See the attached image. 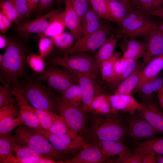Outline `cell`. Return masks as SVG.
I'll return each mask as SVG.
<instances>
[{
    "mask_svg": "<svg viewBox=\"0 0 163 163\" xmlns=\"http://www.w3.org/2000/svg\"><path fill=\"white\" fill-rule=\"evenodd\" d=\"M118 113L107 115L91 114L86 141L112 140L124 144L127 140L126 122Z\"/></svg>",
    "mask_w": 163,
    "mask_h": 163,
    "instance_id": "1",
    "label": "cell"
},
{
    "mask_svg": "<svg viewBox=\"0 0 163 163\" xmlns=\"http://www.w3.org/2000/svg\"><path fill=\"white\" fill-rule=\"evenodd\" d=\"M3 55V61L0 64L1 81L20 91L21 86L18 80L25 75L27 64L25 50L19 43L8 39Z\"/></svg>",
    "mask_w": 163,
    "mask_h": 163,
    "instance_id": "2",
    "label": "cell"
},
{
    "mask_svg": "<svg viewBox=\"0 0 163 163\" xmlns=\"http://www.w3.org/2000/svg\"><path fill=\"white\" fill-rule=\"evenodd\" d=\"M13 137L18 144L28 147L56 163H64L62 155L54 148L46 137L26 126L21 124L18 126Z\"/></svg>",
    "mask_w": 163,
    "mask_h": 163,
    "instance_id": "3",
    "label": "cell"
},
{
    "mask_svg": "<svg viewBox=\"0 0 163 163\" xmlns=\"http://www.w3.org/2000/svg\"><path fill=\"white\" fill-rule=\"evenodd\" d=\"M21 86L19 91L34 107L50 110L57 113L56 100L38 79H29Z\"/></svg>",
    "mask_w": 163,
    "mask_h": 163,
    "instance_id": "4",
    "label": "cell"
},
{
    "mask_svg": "<svg viewBox=\"0 0 163 163\" xmlns=\"http://www.w3.org/2000/svg\"><path fill=\"white\" fill-rule=\"evenodd\" d=\"M57 113L68 126L85 139L89 124V117L81 108L70 103L62 96L56 100Z\"/></svg>",
    "mask_w": 163,
    "mask_h": 163,
    "instance_id": "5",
    "label": "cell"
},
{
    "mask_svg": "<svg viewBox=\"0 0 163 163\" xmlns=\"http://www.w3.org/2000/svg\"><path fill=\"white\" fill-rule=\"evenodd\" d=\"M94 58L86 52H81L62 57H50L48 61L50 64L60 66L79 73L95 75L93 72Z\"/></svg>",
    "mask_w": 163,
    "mask_h": 163,
    "instance_id": "6",
    "label": "cell"
},
{
    "mask_svg": "<svg viewBox=\"0 0 163 163\" xmlns=\"http://www.w3.org/2000/svg\"><path fill=\"white\" fill-rule=\"evenodd\" d=\"M112 29L107 24L102 23L95 31L83 35L76 40L72 47L66 52L72 54L77 53L94 51L98 49L109 38Z\"/></svg>",
    "mask_w": 163,
    "mask_h": 163,
    "instance_id": "7",
    "label": "cell"
},
{
    "mask_svg": "<svg viewBox=\"0 0 163 163\" xmlns=\"http://www.w3.org/2000/svg\"><path fill=\"white\" fill-rule=\"evenodd\" d=\"M35 131L46 137L54 148L62 155L70 154L75 155L87 142L84 138L78 135L53 134L42 128Z\"/></svg>",
    "mask_w": 163,
    "mask_h": 163,
    "instance_id": "8",
    "label": "cell"
},
{
    "mask_svg": "<svg viewBox=\"0 0 163 163\" xmlns=\"http://www.w3.org/2000/svg\"><path fill=\"white\" fill-rule=\"evenodd\" d=\"M125 119L127 140L133 144L154 138L159 133L146 120L136 113H129Z\"/></svg>",
    "mask_w": 163,
    "mask_h": 163,
    "instance_id": "9",
    "label": "cell"
},
{
    "mask_svg": "<svg viewBox=\"0 0 163 163\" xmlns=\"http://www.w3.org/2000/svg\"><path fill=\"white\" fill-rule=\"evenodd\" d=\"M64 69L80 87L83 104L81 109L86 113L94 98L101 94L102 89L96 76L93 74L80 73Z\"/></svg>",
    "mask_w": 163,
    "mask_h": 163,
    "instance_id": "10",
    "label": "cell"
},
{
    "mask_svg": "<svg viewBox=\"0 0 163 163\" xmlns=\"http://www.w3.org/2000/svg\"><path fill=\"white\" fill-rule=\"evenodd\" d=\"M38 78L61 94L75 82L65 70L54 64H50L42 73L39 74Z\"/></svg>",
    "mask_w": 163,
    "mask_h": 163,
    "instance_id": "11",
    "label": "cell"
},
{
    "mask_svg": "<svg viewBox=\"0 0 163 163\" xmlns=\"http://www.w3.org/2000/svg\"><path fill=\"white\" fill-rule=\"evenodd\" d=\"M142 107L136 113L146 120L157 132L163 134V110L155 96L141 99Z\"/></svg>",
    "mask_w": 163,
    "mask_h": 163,
    "instance_id": "12",
    "label": "cell"
},
{
    "mask_svg": "<svg viewBox=\"0 0 163 163\" xmlns=\"http://www.w3.org/2000/svg\"><path fill=\"white\" fill-rule=\"evenodd\" d=\"M59 11L55 10L40 15L34 19L16 25L14 29L21 37L25 39L32 34L42 33L48 28Z\"/></svg>",
    "mask_w": 163,
    "mask_h": 163,
    "instance_id": "13",
    "label": "cell"
},
{
    "mask_svg": "<svg viewBox=\"0 0 163 163\" xmlns=\"http://www.w3.org/2000/svg\"><path fill=\"white\" fill-rule=\"evenodd\" d=\"M149 15L135 21L126 29L119 30L116 38H135L146 36L158 29L159 25Z\"/></svg>",
    "mask_w": 163,
    "mask_h": 163,
    "instance_id": "14",
    "label": "cell"
},
{
    "mask_svg": "<svg viewBox=\"0 0 163 163\" xmlns=\"http://www.w3.org/2000/svg\"><path fill=\"white\" fill-rule=\"evenodd\" d=\"M93 142L97 145L105 157L111 162L110 158L112 157L115 163H123L124 161L132 154L130 148L123 143L112 140H100Z\"/></svg>",
    "mask_w": 163,
    "mask_h": 163,
    "instance_id": "15",
    "label": "cell"
},
{
    "mask_svg": "<svg viewBox=\"0 0 163 163\" xmlns=\"http://www.w3.org/2000/svg\"><path fill=\"white\" fill-rule=\"evenodd\" d=\"M66 163H110L98 146L94 143L87 141L83 147Z\"/></svg>",
    "mask_w": 163,
    "mask_h": 163,
    "instance_id": "16",
    "label": "cell"
},
{
    "mask_svg": "<svg viewBox=\"0 0 163 163\" xmlns=\"http://www.w3.org/2000/svg\"><path fill=\"white\" fill-rule=\"evenodd\" d=\"M13 92L19 108L18 117L21 124L35 131L42 128L37 117L30 109L31 105L24 96L16 89H13Z\"/></svg>",
    "mask_w": 163,
    "mask_h": 163,
    "instance_id": "17",
    "label": "cell"
},
{
    "mask_svg": "<svg viewBox=\"0 0 163 163\" xmlns=\"http://www.w3.org/2000/svg\"><path fill=\"white\" fill-rule=\"evenodd\" d=\"M109 102L114 113L122 112L132 113L142 107V105L131 94L108 95Z\"/></svg>",
    "mask_w": 163,
    "mask_h": 163,
    "instance_id": "18",
    "label": "cell"
},
{
    "mask_svg": "<svg viewBox=\"0 0 163 163\" xmlns=\"http://www.w3.org/2000/svg\"><path fill=\"white\" fill-rule=\"evenodd\" d=\"M19 110L17 104L0 108V137L8 134L21 124L18 117Z\"/></svg>",
    "mask_w": 163,
    "mask_h": 163,
    "instance_id": "19",
    "label": "cell"
},
{
    "mask_svg": "<svg viewBox=\"0 0 163 163\" xmlns=\"http://www.w3.org/2000/svg\"><path fill=\"white\" fill-rule=\"evenodd\" d=\"M145 36L146 46L142 58L143 63L147 64L153 58L163 54V37L162 32L158 29Z\"/></svg>",
    "mask_w": 163,
    "mask_h": 163,
    "instance_id": "20",
    "label": "cell"
},
{
    "mask_svg": "<svg viewBox=\"0 0 163 163\" xmlns=\"http://www.w3.org/2000/svg\"><path fill=\"white\" fill-rule=\"evenodd\" d=\"M13 150L16 157V163H56L28 147L18 144L14 140Z\"/></svg>",
    "mask_w": 163,
    "mask_h": 163,
    "instance_id": "21",
    "label": "cell"
},
{
    "mask_svg": "<svg viewBox=\"0 0 163 163\" xmlns=\"http://www.w3.org/2000/svg\"><path fill=\"white\" fill-rule=\"evenodd\" d=\"M65 5L64 20L66 27L76 40L83 36L81 20L73 8L70 0H64Z\"/></svg>",
    "mask_w": 163,
    "mask_h": 163,
    "instance_id": "22",
    "label": "cell"
},
{
    "mask_svg": "<svg viewBox=\"0 0 163 163\" xmlns=\"http://www.w3.org/2000/svg\"><path fill=\"white\" fill-rule=\"evenodd\" d=\"M120 45L123 52L122 58L124 59H132L137 60L142 57L146 46L145 42L135 38H123Z\"/></svg>",
    "mask_w": 163,
    "mask_h": 163,
    "instance_id": "23",
    "label": "cell"
},
{
    "mask_svg": "<svg viewBox=\"0 0 163 163\" xmlns=\"http://www.w3.org/2000/svg\"><path fill=\"white\" fill-rule=\"evenodd\" d=\"M144 67L140 79L133 92H138L141 86L145 82L158 75L163 69V54L152 58Z\"/></svg>",
    "mask_w": 163,
    "mask_h": 163,
    "instance_id": "24",
    "label": "cell"
},
{
    "mask_svg": "<svg viewBox=\"0 0 163 163\" xmlns=\"http://www.w3.org/2000/svg\"><path fill=\"white\" fill-rule=\"evenodd\" d=\"M117 43L116 38L112 35L99 48L95 56L93 66V73L96 76L102 63L113 55Z\"/></svg>",
    "mask_w": 163,
    "mask_h": 163,
    "instance_id": "25",
    "label": "cell"
},
{
    "mask_svg": "<svg viewBox=\"0 0 163 163\" xmlns=\"http://www.w3.org/2000/svg\"><path fill=\"white\" fill-rule=\"evenodd\" d=\"M144 64L137 63L134 71L115 89L114 94H131L139 83Z\"/></svg>",
    "mask_w": 163,
    "mask_h": 163,
    "instance_id": "26",
    "label": "cell"
},
{
    "mask_svg": "<svg viewBox=\"0 0 163 163\" xmlns=\"http://www.w3.org/2000/svg\"><path fill=\"white\" fill-rule=\"evenodd\" d=\"M14 140L13 135L8 134L0 137V162L16 163L13 150Z\"/></svg>",
    "mask_w": 163,
    "mask_h": 163,
    "instance_id": "27",
    "label": "cell"
},
{
    "mask_svg": "<svg viewBox=\"0 0 163 163\" xmlns=\"http://www.w3.org/2000/svg\"><path fill=\"white\" fill-rule=\"evenodd\" d=\"M107 115L114 113L111 107L108 95L101 94L96 96L91 102L87 113Z\"/></svg>",
    "mask_w": 163,
    "mask_h": 163,
    "instance_id": "28",
    "label": "cell"
},
{
    "mask_svg": "<svg viewBox=\"0 0 163 163\" xmlns=\"http://www.w3.org/2000/svg\"><path fill=\"white\" fill-rule=\"evenodd\" d=\"M66 27L64 20V11L59 10L46 30L37 34L35 37L40 39L44 37L54 36L63 32Z\"/></svg>",
    "mask_w": 163,
    "mask_h": 163,
    "instance_id": "29",
    "label": "cell"
},
{
    "mask_svg": "<svg viewBox=\"0 0 163 163\" xmlns=\"http://www.w3.org/2000/svg\"><path fill=\"white\" fill-rule=\"evenodd\" d=\"M100 18L91 6L81 20L83 35L91 33L99 29L102 24Z\"/></svg>",
    "mask_w": 163,
    "mask_h": 163,
    "instance_id": "30",
    "label": "cell"
},
{
    "mask_svg": "<svg viewBox=\"0 0 163 163\" xmlns=\"http://www.w3.org/2000/svg\"><path fill=\"white\" fill-rule=\"evenodd\" d=\"M30 109L37 117L41 127L47 131L56 122L64 121L59 114L50 110L37 109L31 105Z\"/></svg>",
    "mask_w": 163,
    "mask_h": 163,
    "instance_id": "31",
    "label": "cell"
},
{
    "mask_svg": "<svg viewBox=\"0 0 163 163\" xmlns=\"http://www.w3.org/2000/svg\"><path fill=\"white\" fill-rule=\"evenodd\" d=\"M120 52H114L110 58L104 62L100 69L102 81L110 84L114 77V68L116 62L120 58Z\"/></svg>",
    "mask_w": 163,
    "mask_h": 163,
    "instance_id": "32",
    "label": "cell"
},
{
    "mask_svg": "<svg viewBox=\"0 0 163 163\" xmlns=\"http://www.w3.org/2000/svg\"><path fill=\"white\" fill-rule=\"evenodd\" d=\"M163 85V77L158 75L144 83L140 88L141 99L155 96Z\"/></svg>",
    "mask_w": 163,
    "mask_h": 163,
    "instance_id": "33",
    "label": "cell"
},
{
    "mask_svg": "<svg viewBox=\"0 0 163 163\" xmlns=\"http://www.w3.org/2000/svg\"><path fill=\"white\" fill-rule=\"evenodd\" d=\"M133 145L135 149L145 151H152L157 155H163V136H155Z\"/></svg>",
    "mask_w": 163,
    "mask_h": 163,
    "instance_id": "34",
    "label": "cell"
},
{
    "mask_svg": "<svg viewBox=\"0 0 163 163\" xmlns=\"http://www.w3.org/2000/svg\"><path fill=\"white\" fill-rule=\"evenodd\" d=\"M105 1L108 12L113 22L120 26L123 19L128 12L126 8L119 2Z\"/></svg>",
    "mask_w": 163,
    "mask_h": 163,
    "instance_id": "35",
    "label": "cell"
},
{
    "mask_svg": "<svg viewBox=\"0 0 163 163\" xmlns=\"http://www.w3.org/2000/svg\"><path fill=\"white\" fill-rule=\"evenodd\" d=\"M136 62V60L132 59H124L120 71L114 79L109 84L110 86L115 89L121 82L129 76L135 69L137 64Z\"/></svg>",
    "mask_w": 163,
    "mask_h": 163,
    "instance_id": "36",
    "label": "cell"
},
{
    "mask_svg": "<svg viewBox=\"0 0 163 163\" xmlns=\"http://www.w3.org/2000/svg\"><path fill=\"white\" fill-rule=\"evenodd\" d=\"M54 46L61 51L66 52L73 45L76 40L70 33L63 32L52 37Z\"/></svg>",
    "mask_w": 163,
    "mask_h": 163,
    "instance_id": "37",
    "label": "cell"
},
{
    "mask_svg": "<svg viewBox=\"0 0 163 163\" xmlns=\"http://www.w3.org/2000/svg\"><path fill=\"white\" fill-rule=\"evenodd\" d=\"M62 95L73 105L79 107L82 104V95L78 85L74 84L63 92Z\"/></svg>",
    "mask_w": 163,
    "mask_h": 163,
    "instance_id": "38",
    "label": "cell"
},
{
    "mask_svg": "<svg viewBox=\"0 0 163 163\" xmlns=\"http://www.w3.org/2000/svg\"><path fill=\"white\" fill-rule=\"evenodd\" d=\"M17 104L13 88L6 84L0 85V108Z\"/></svg>",
    "mask_w": 163,
    "mask_h": 163,
    "instance_id": "39",
    "label": "cell"
},
{
    "mask_svg": "<svg viewBox=\"0 0 163 163\" xmlns=\"http://www.w3.org/2000/svg\"><path fill=\"white\" fill-rule=\"evenodd\" d=\"M27 64L34 72L38 74L42 73L45 69L46 62L40 55L32 53L27 56Z\"/></svg>",
    "mask_w": 163,
    "mask_h": 163,
    "instance_id": "40",
    "label": "cell"
},
{
    "mask_svg": "<svg viewBox=\"0 0 163 163\" xmlns=\"http://www.w3.org/2000/svg\"><path fill=\"white\" fill-rule=\"evenodd\" d=\"M92 9L101 18L113 22L108 12L105 0H88Z\"/></svg>",
    "mask_w": 163,
    "mask_h": 163,
    "instance_id": "41",
    "label": "cell"
},
{
    "mask_svg": "<svg viewBox=\"0 0 163 163\" xmlns=\"http://www.w3.org/2000/svg\"><path fill=\"white\" fill-rule=\"evenodd\" d=\"M54 46L52 37H43L39 39L38 49L40 55L43 58L47 57Z\"/></svg>",
    "mask_w": 163,
    "mask_h": 163,
    "instance_id": "42",
    "label": "cell"
},
{
    "mask_svg": "<svg viewBox=\"0 0 163 163\" xmlns=\"http://www.w3.org/2000/svg\"><path fill=\"white\" fill-rule=\"evenodd\" d=\"M47 131L55 134L78 135L68 126L64 120H59L54 123Z\"/></svg>",
    "mask_w": 163,
    "mask_h": 163,
    "instance_id": "43",
    "label": "cell"
},
{
    "mask_svg": "<svg viewBox=\"0 0 163 163\" xmlns=\"http://www.w3.org/2000/svg\"><path fill=\"white\" fill-rule=\"evenodd\" d=\"M148 15L145 12L136 10L128 12L123 19L120 25L121 28L119 30L125 29L136 21Z\"/></svg>",
    "mask_w": 163,
    "mask_h": 163,
    "instance_id": "44",
    "label": "cell"
},
{
    "mask_svg": "<svg viewBox=\"0 0 163 163\" xmlns=\"http://www.w3.org/2000/svg\"><path fill=\"white\" fill-rule=\"evenodd\" d=\"M72 6L81 20L91 7L88 0H70Z\"/></svg>",
    "mask_w": 163,
    "mask_h": 163,
    "instance_id": "45",
    "label": "cell"
},
{
    "mask_svg": "<svg viewBox=\"0 0 163 163\" xmlns=\"http://www.w3.org/2000/svg\"><path fill=\"white\" fill-rule=\"evenodd\" d=\"M134 10L143 12L151 10L154 0H130Z\"/></svg>",
    "mask_w": 163,
    "mask_h": 163,
    "instance_id": "46",
    "label": "cell"
},
{
    "mask_svg": "<svg viewBox=\"0 0 163 163\" xmlns=\"http://www.w3.org/2000/svg\"><path fill=\"white\" fill-rule=\"evenodd\" d=\"M14 6L18 11L21 20L26 18L27 11V6L26 0H8Z\"/></svg>",
    "mask_w": 163,
    "mask_h": 163,
    "instance_id": "47",
    "label": "cell"
},
{
    "mask_svg": "<svg viewBox=\"0 0 163 163\" xmlns=\"http://www.w3.org/2000/svg\"><path fill=\"white\" fill-rule=\"evenodd\" d=\"M0 9L5 10L21 21L19 14L12 3L8 0H0Z\"/></svg>",
    "mask_w": 163,
    "mask_h": 163,
    "instance_id": "48",
    "label": "cell"
},
{
    "mask_svg": "<svg viewBox=\"0 0 163 163\" xmlns=\"http://www.w3.org/2000/svg\"><path fill=\"white\" fill-rule=\"evenodd\" d=\"M134 149L143 153L142 163H156L157 154L152 151H145L136 149Z\"/></svg>",
    "mask_w": 163,
    "mask_h": 163,
    "instance_id": "49",
    "label": "cell"
},
{
    "mask_svg": "<svg viewBox=\"0 0 163 163\" xmlns=\"http://www.w3.org/2000/svg\"><path fill=\"white\" fill-rule=\"evenodd\" d=\"M40 0H26L27 11L26 18L30 17L35 11L37 10Z\"/></svg>",
    "mask_w": 163,
    "mask_h": 163,
    "instance_id": "50",
    "label": "cell"
},
{
    "mask_svg": "<svg viewBox=\"0 0 163 163\" xmlns=\"http://www.w3.org/2000/svg\"><path fill=\"white\" fill-rule=\"evenodd\" d=\"M54 0H40L37 11V13L40 15L50 7Z\"/></svg>",
    "mask_w": 163,
    "mask_h": 163,
    "instance_id": "51",
    "label": "cell"
},
{
    "mask_svg": "<svg viewBox=\"0 0 163 163\" xmlns=\"http://www.w3.org/2000/svg\"><path fill=\"white\" fill-rule=\"evenodd\" d=\"M145 13L149 15L157 16L163 19V6L158 9L151 10Z\"/></svg>",
    "mask_w": 163,
    "mask_h": 163,
    "instance_id": "52",
    "label": "cell"
},
{
    "mask_svg": "<svg viewBox=\"0 0 163 163\" xmlns=\"http://www.w3.org/2000/svg\"><path fill=\"white\" fill-rule=\"evenodd\" d=\"M109 1H115L119 2L122 4L126 7L128 12H131L134 10L131 4L130 0H107Z\"/></svg>",
    "mask_w": 163,
    "mask_h": 163,
    "instance_id": "53",
    "label": "cell"
},
{
    "mask_svg": "<svg viewBox=\"0 0 163 163\" xmlns=\"http://www.w3.org/2000/svg\"><path fill=\"white\" fill-rule=\"evenodd\" d=\"M0 21H1L8 30L13 25V22L6 18L0 11Z\"/></svg>",
    "mask_w": 163,
    "mask_h": 163,
    "instance_id": "54",
    "label": "cell"
},
{
    "mask_svg": "<svg viewBox=\"0 0 163 163\" xmlns=\"http://www.w3.org/2000/svg\"><path fill=\"white\" fill-rule=\"evenodd\" d=\"M156 97L159 105L163 110V85L157 93Z\"/></svg>",
    "mask_w": 163,
    "mask_h": 163,
    "instance_id": "55",
    "label": "cell"
},
{
    "mask_svg": "<svg viewBox=\"0 0 163 163\" xmlns=\"http://www.w3.org/2000/svg\"><path fill=\"white\" fill-rule=\"evenodd\" d=\"M163 6V0H154L151 10L158 9Z\"/></svg>",
    "mask_w": 163,
    "mask_h": 163,
    "instance_id": "56",
    "label": "cell"
},
{
    "mask_svg": "<svg viewBox=\"0 0 163 163\" xmlns=\"http://www.w3.org/2000/svg\"><path fill=\"white\" fill-rule=\"evenodd\" d=\"M8 43V40L5 37L0 34V49H2L4 48H6Z\"/></svg>",
    "mask_w": 163,
    "mask_h": 163,
    "instance_id": "57",
    "label": "cell"
},
{
    "mask_svg": "<svg viewBox=\"0 0 163 163\" xmlns=\"http://www.w3.org/2000/svg\"><path fill=\"white\" fill-rule=\"evenodd\" d=\"M156 162V163H163V155H157Z\"/></svg>",
    "mask_w": 163,
    "mask_h": 163,
    "instance_id": "58",
    "label": "cell"
},
{
    "mask_svg": "<svg viewBox=\"0 0 163 163\" xmlns=\"http://www.w3.org/2000/svg\"><path fill=\"white\" fill-rule=\"evenodd\" d=\"M158 30L161 32H163V24L159 25Z\"/></svg>",
    "mask_w": 163,
    "mask_h": 163,
    "instance_id": "59",
    "label": "cell"
},
{
    "mask_svg": "<svg viewBox=\"0 0 163 163\" xmlns=\"http://www.w3.org/2000/svg\"><path fill=\"white\" fill-rule=\"evenodd\" d=\"M3 59V55L1 54H0V64H1Z\"/></svg>",
    "mask_w": 163,
    "mask_h": 163,
    "instance_id": "60",
    "label": "cell"
},
{
    "mask_svg": "<svg viewBox=\"0 0 163 163\" xmlns=\"http://www.w3.org/2000/svg\"><path fill=\"white\" fill-rule=\"evenodd\" d=\"M162 32V36L163 37V32Z\"/></svg>",
    "mask_w": 163,
    "mask_h": 163,
    "instance_id": "61",
    "label": "cell"
},
{
    "mask_svg": "<svg viewBox=\"0 0 163 163\" xmlns=\"http://www.w3.org/2000/svg\"><path fill=\"white\" fill-rule=\"evenodd\" d=\"M60 0V1H62V0Z\"/></svg>",
    "mask_w": 163,
    "mask_h": 163,
    "instance_id": "62",
    "label": "cell"
}]
</instances>
